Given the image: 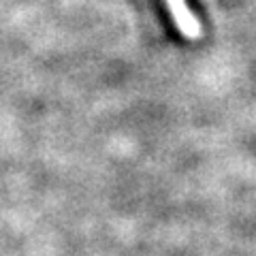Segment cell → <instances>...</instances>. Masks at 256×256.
I'll list each match as a JSON object with an SVG mask.
<instances>
[{"mask_svg":"<svg viewBox=\"0 0 256 256\" xmlns=\"http://www.w3.org/2000/svg\"><path fill=\"white\" fill-rule=\"evenodd\" d=\"M166 6L175 20V26L180 28V32L186 38H198L201 36V26H198L196 18L192 15V11L186 6L184 0H166Z\"/></svg>","mask_w":256,"mask_h":256,"instance_id":"obj_1","label":"cell"}]
</instances>
